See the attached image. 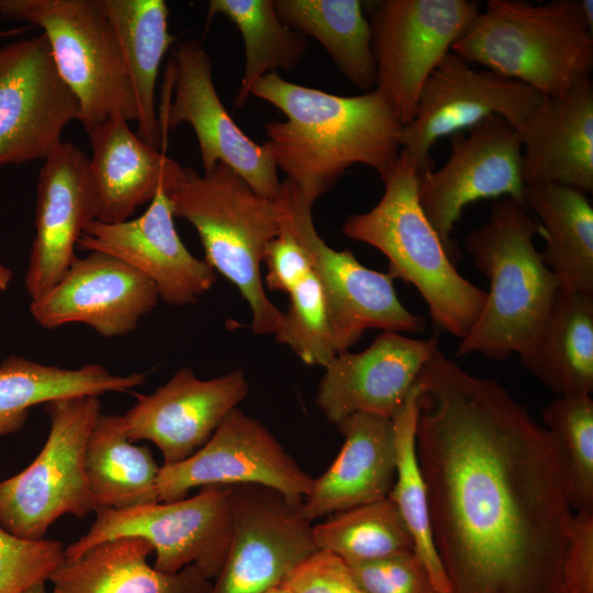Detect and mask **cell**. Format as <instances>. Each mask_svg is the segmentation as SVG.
<instances>
[{
  "instance_id": "1",
  "label": "cell",
  "mask_w": 593,
  "mask_h": 593,
  "mask_svg": "<svg viewBox=\"0 0 593 593\" xmlns=\"http://www.w3.org/2000/svg\"><path fill=\"white\" fill-rule=\"evenodd\" d=\"M415 387L417 459L450 593H561L573 511L556 438L439 347Z\"/></svg>"
},
{
  "instance_id": "2",
  "label": "cell",
  "mask_w": 593,
  "mask_h": 593,
  "mask_svg": "<svg viewBox=\"0 0 593 593\" xmlns=\"http://www.w3.org/2000/svg\"><path fill=\"white\" fill-rule=\"evenodd\" d=\"M250 97L286 116L265 125L267 143L277 168L312 204L354 165L385 179L400 155L403 125L377 88L343 97L270 72L254 85Z\"/></svg>"
},
{
  "instance_id": "3",
  "label": "cell",
  "mask_w": 593,
  "mask_h": 593,
  "mask_svg": "<svg viewBox=\"0 0 593 593\" xmlns=\"http://www.w3.org/2000/svg\"><path fill=\"white\" fill-rule=\"evenodd\" d=\"M542 228L527 209L510 197L492 208L486 223L466 238L474 266L490 281L484 305L456 357L478 353L493 360L516 354L529 359L551 309L559 281L534 245Z\"/></svg>"
},
{
  "instance_id": "4",
  "label": "cell",
  "mask_w": 593,
  "mask_h": 593,
  "mask_svg": "<svg viewBox=\"0 0 593 593\" xmlns=\"http://www.w3.org/2000/svg\"><path fill=\"white\" fill-rule=\"evenodd\" d=\"M164 191L175 217L195 228L204 260L247 302L251 331L276 336L282 327L283 312L266 293L260 265L265 247L280 232L277 201L256 193L224 164L203 175L180 166Z\"/></svg>"
},
{
  "instance_id": "5",
  "label": "cell",
  "mask_w": 593,
  "mask_h": 593,
  "mask_svg": "<svg viewBox=\"0 0 593 593\" xmlns=\"http://www.w3.org/2000/svg\"><path fill=\"white\" fill-rule=\"evenodd\" d=\"M592 30L582 0H489L451 52L544 97H558L591 77Z\"/></svg>"
},
{
  "instance_id": "6",
  "label": "cell",
  "mask_w": 593,
  "mask_h": 593,
  "mask_svg": "<svg viewBox=\"0 0 593 593\" xmlns=\"http://www.w3.org/2000/svg\"><path fill=\"white\" fill-rule=\"evenodd\" d=\"M418 172L401 149L384 192L369 211L348 216V238L371 245L389 260L388 273L413 284L435 324L463 338L480 314L486 291L457 270L418 200Z\"/></svg>"
},
{
  "instance_id": "7",
  "label": "cell",
  "mask_w": 593,
  "mask_h": 593,
  "mask_svg": "<svg viewBox=\"0 0 593 593\" xmlns=\"http://www.w3.org/2000/svg\"><path fill=\"white\" fill-rule=\"evenodd\" d=\"M0 15L42 29L86 132L112 115L137 120L121 46L98 0H0Z\"/></svg>"
},
{
  "instance_id": "8",
  "label": "cell",
  "mask_w": 593,
  "mask_h": 593,
  "mask_svg": "<svg viewBox=\"0 0 593 593\" xmlns=\"http://www.w3.org/2000/svg\"><path fill=\"white\" fill-rule=\"evenodd\" d=\"M45 412L51 425L42 450L24 470L0 481V525L27 539H43L65 514L85 518L96 511L85 455L101 414L99 396L53 400Z\"/></svg>"
},
{
  "instance_id": "9",
  "label": "cell",
  "mask_w": 593,
  "mask_h": 593,
  "mask_svg": "<svg viewBox=\"0 0 593 593\" xmlns=\"http://www.w3.org/2000/svg\"><path fill=\"white\" fill-rule=\"evenodd\" d=\"M232 485H205L191 496L127 510L98 507L89 530L65 548L78 556L101 542L138 537L153 547L154 568L175 573L195 566L214 580L231 536Z\"/></svg>"
},
{
  "instance_id": "10",
  "label": "cell",
  "mask_w": 593,
  "mask_h": 593,
  "mask_svg": "<svg viewBox=\"0 0 593 593\" xmlns=\"http://www.w3.org/2000/svg\"><path fill=\"white\" fill-rule=\"evenodd\" d=\"M164 141L179 124L193 128L204 172L224 164L259 195L276 200L281 181L268 143L250 139L224 108L212 78V64L195 40L178 43L168 61L157 112Z\"/></svg>"
},
{
  "instance_id": "11",
  "label": "cell",
  "mask_w": 593,
  "mask_h": 593,
  "mask_svg": "<svg viewBox=\"0 0 593 593\" xmlns=\"http://www.w3.org/2000/svg\"><path fill=\"white\" fill-rule=\"evenodd\" d=\"M469 0H383L370 18L374 88L400 123L415 116L421 90L479 13Z\"/></svg>"
},
{
  "instance_id": "12",
  "label": "cell",
  "mask_w": 593,
  "mask_h": 593,
  "mask_svg": "<svg viewBox=\"0 0 593 593\" xmlns=\"http://www.w3.org/2000/svg\"><path fill=\"white\" fill-rule=\"evenodd\" d=\"M276 201L280 223L306 249L324 288L340 351L354 346L367 328L424 329L425 320L402 304L388 272L367 268L350 250H336L325 243L313 222V204L292 181H281Z\"/></svg>"
},
{
  "instance_id": "13",
  "label": "cell",
  "mask_w": 593,
  "mask_h": 593,
  "mask_svg": "<svg viewBox=\"0 0 593 593\" xmlns=\"http://www.w3.org/2000/svg\"><path fill=\"white\" fill-rule=\"evenodd\" d=\"M542 99L529 86L475 69L449 52L425 81L414 119L401 130V149L422 175L435 167L430 150L439 138L468 131L492 115L518 131Z\"/></svg>"
},
{
  "instance_id": "14",
  "label": "cell",
  "mask_w": 593,
  "mask_h": 593,
  "mask_svg": "<svg viewBox=\"0 0 593 593\" xmlns=\"http://www.w3.org/2000/svg\"><path fill=\"white\" fill-rule=\"evenodd\" d=\"M522 143L518 131L492 115L450 136L446 164L418 176L421 206L455 261L451 234L463 209L472 202L510 197L525 206ZM526 208V206H525Z\"/></svg>"
},
{
  "instance_id": "15",
  "label": "cell",
  "mask_w": 593,
  "mask_h": 593,
  "mask_svg": "<svg viewBox=\"0 0 593 593\" xmlns=\"http://www.w3.org/2000/svg\"><path fill=\"white\" fill-rule=\"evenodd\" d=\"M312 481L264 424L236 407L193 455L163 465L157 486L159 502H172L194 488L254 484L301 506Z\"/></svg>"
},
{
  "instance_id": "16",
  "label": "cell",
  "mask_w": 593,
  "mask_h": 593,
  "mask_svg": "<svg viewBox=\"0 0 593 593\" xmlns=\"http://www.w3.org/2000/svg\"><path fill=\"white\" fill-rule=\"evenodd\" d=\"M300 507L265 486L232 485L230 542L211 593H264L316 552Z\"/></svg>"
},
{
  "instance_id": "17",
  "label": "cell",
  "mask_w": 593,
  "mask_h": 593,
  "mask_svg": "<svg viewBox=\"0 0 593 593\" xmlns=\"http://www.w3.org/2000/svg\"><path fill=\"white\" fill-rule=\"evenodd\" d=\"M79 120V104L60 78L46 36L0 47V166L45 159Z\"/></svg>"
},
{
  "instance_id": "18",
  "label": "cell",
  "mask_w": 593,
  "mask_h": 593,
  "mask_svg": "<svg viewBox=\"0 0 593 593\" xmlns=\"http://www.w3.org/2000/svg\"><path fill=\"white\" fill-rule=\"evenodd\" d=\"M159 300L155 286L120 259L100 251L75 257L59 281L30 303L44 328L80 323L103 337L131 333Z\"/></svg>"
},
{
  "instance_id": "19",
  "label": "cell",
  "mask_w": 593,
  "mask_h": 593,
  "mask_svg": "<svg viewBox=\"0 0 593 593\" xmlns=\"http://www.w3.org/2000/svg\"><path fill=\"white\" fill-rule=\"evenodd\" d=\"M171 203L161 188L147 210L119 223L92 221L78 246L113 256L145 276L159 299L174 306L194 304L216 281L214 270L180 239Z\"/></svg>"
},
{
  "instance_id": "20",
  "label": "cell",
  "mask_w": 593,
  "mask_h": 593,
  "mask_svg": "<svg viewBox=\"0 0 593 593\" xmlns=\"http://www.w3.org/2000/svg\"><path fill=\"white\" fill-rule=\"evenodd\" d=\"M248 390L243 370L203 380L182 367L154 392L137 395L123 415L128 438L152 441L164 465L180 462L210 439Z\"/></svg>"
},
{
  "instance_id": "21",
  "label": "cell",
  "mask_w": 593,
  "mask_h": 593,
  "mask_svg": "<svg viewBox=\"0 0 593 593\" xmlns=\"http://www.w3.org/2000/svg\"><path fill=\"white\" fill-rule=\"evenodd\" d=\"M438 347L436 336L417 339L382 331L365 350L348 349L332 358L318 383L316 405L334 424L355 413L391 418Z\"/></svg>"
},
{
  "instance_id": "22",
  "label": "cell",
  "mask_w": 593,
  "mask_h": 593,
  "mask_svg": "<svg viewBox=\"0 0 593 593\" xmlns=\"http://www.w3.org/2000/svg\"><path fill=\"white\" fill-rule=\"evenodd\" d=\"M97 220V195L88 156L60 142L44 159L36 183L35 236L25 288L36 300L52 289L75 259V246Z\"/></svg>"
},
{
  "instance_id": "23",
  "label": "cell",
  "mask_w": 593,
  "mask_h": 593,
  "mask_svg": "<svg viewBox=\"0 0 593 593\" xmlns=\"http://www.w3.org/2000/svg\"><path fill=\"white\" fill-rule=\"evenodd\" d=\"M525 186L557 183L593 191V81L544 97L518 130Z\"/></svg>"
},
{
  "instance_id": "24",
  "label": "cell",
  "mask_w": 593,
  "mask_h": 593,
  "mask_svg": "<svg viewBox=\"0 0 593 593\" xmlns=\"http://www.w3.org/2000/svg\"><path fill=\"white\" fill-rule=\"evenodd\" d=\"M344 444L328 469L313 479L301 513L312 523L388 497L395 477V444L390 417L355 413L337 424Z\"/></svg>"
},
{
  "instance_id": "25",
  "label": "cell",
  "mask_w": 593,
  "mask_h": 593,
  "mask_svg": "<svg viewBox=\"0 0 593 593\" xmlns=\"http://www.w3.org/2000/svg\"><path fill=\"white\" fill-rule=\"evenodd\" d=\"M90 174L97 195V220L119 223L150 202L180 165L145 143L128 122L112 115L87 131Z\"/></svg>"
},
{
  "instance_id": "26",
  "label": "cell",
  "mask_w": 593,
  "mask_h": 593,
  "mask_svg": "<svg viewBox=\"0 0 593 593\" xmlns=\"http://www.w3.org/2000/svg\"><path fill=\"white\" fill-rule=\"evenodd\" d=\"M152 552V545L138 537L101 542L78 556L65 557L48 580L49 592L211 593L212 581L198 567L161 572L148 563Z\"/></svg>"
},
{
  "instance_id": "27",
  "label": "cell",
  "mask_w": 593,
  "mask_h": 593,
  "mask_svg": "<svg viewBox=\"0 0 593 593\" xmlns=\"http://www.w3.org/2000/svg\"><path fill=\"white\" fill-rule=\"evenodd\" d=\"M116 33L137 109L139 138L160 149L163 138L155 108L161 60L175 41L164 0H98Z\"/></svg>"
},
{
  "instance_id": "28",
  "label": "cell",
  "mask_w": 593,
  "mask_h": 593,
  "mask_svg": "<svg viewBox=\"0 0 593 593\" xmlns=\"http://www.w3.org/2000/svg\"><path fill=\"white\" fill-rule=\"evenodd\" d=\"M588 194L557 183L525 186L524 203L539 219L544 264L559 288L593 294V209Z\"/></svg>"
},
{
  "instance_id": "29",
  "label": "cell",
  "mask_w": 593,
  "mask_h": 593,
  "mask_svg": "<svg viewBox=\"0 0 593 593\" xmlns=\"http://www.w3.org/2000/svg\"><path fill=\"white\" fill-rule=\"evenodd\" d=\"M145 381L144 373L116 374L99 363L67 369L9 356L0 363V436L22 429L34 405L63 398L125 393Z\"/></svg>"
},
{
  "instance_id": "30",
  "label": "cell",
  "mask_w": 593,
  "mask_h": 593,
  "mask_svg": "<svg viewBox=\"0 0 593 593\" xmlns=\"http://www.w3.org/2000/svg\"><path fill=\"white\" fill-rule=\"evenodd\" d=\"M558 395L593 391V294L560 289L524 365Z\"/></svg>"
},
{
  "instance_id": "31",
  "label": "cell",
  "mask_w": 593,
  "mask_h": 593,
  "mask_svg": "<svg viewBox=\"0 0 593 593\" xmlns=\"http://www.w3.org/2000/svg\"><path fill=\"white\" fill-rule=\"evenodd\" d=\"M85 465L96 510L159 502L160 467L149 448L130 440L123 415H99L87 441Z\"/></svg>"
},
{
  "instance_id": "32",
  "label": "cell",
  "mask_w": 593,
  "mask_h": 593,
  "mask_svg": "<svg viewBox=\"0 0 593 593\" xmlns=\"http://www.w3.org/2000/svg\"><path fill=\"white\" fill-rule=\"evenodd\" d=\"M282 22L316 40L340 74L363 92L376 83L370 23L359 0H273Z\"/></svg>"
},
{
  "instance_id": "33",
  "label": "cell",
  "mask_w": 593,
  "mask_h": 593,
  "mask_svg": "<svg viewBox=\"0 0 593 593\" xmlns=\"http://www.w3.org/2000/svg\"><path fill=\"white\" fill-rule=\"evenodd\" d=\"M214 15L227 18L244 43L245 67L233 100L236 110L244 107L261 77L294 69L307 48L305 36L279 18L273 0H210L208 21Z\"/></svg>"
},
{
  "instance_id": "34",
  "label": "cell",
  "mask_w": 593,
  "mask_h": 593,
  "mask_svg": "<svg viewBox=\"0 0 593 593\" xmlns=\"http://www.w3.org/2000/svg\"><path fill=\"white\" fill-rule=\"evenodd\" d=\"M416 388L414 387L391 417L395 444V477L389 496L413 538L414 551L427 568L436 593H450L448 580L433 541L426 486L416 452Z\"/></svg>"
},
{
  "instance_id": "35",
  "label": "cell",
  "mask_w": 593,
  "mask_h": 593,
  "mask_svg": "<svg viewBox=\"0 0 593 593\" xmlns=\"http://www.w3.org/2000/svg\"><path fill=\"white\" fill-rule=\"evenodd\" d=\"M317 550L346 564L414 550L413 538L390 496L329 515L312 526Z\"/></svg>"
},
{
  "instance_id": "36",
  "label": "cell",
  "mask_w": 593,
  "mask_h": 593,
  "mask_svg": "<svg viewBox=\"0 0 593 593\" xmlns=\"http://www.w3.org/2000/svg\"><path fill=\"white\" fill-rule=\"evenodd\" d=\"M542 422L563 452L572 511L593 512V400L559 395L542 411Z\"/></svg>"
},
{
  "instance_id": "37",
  "label": "cell",
  "mask_w": 593,
  "mask_h": 593,
  "mask_svg": "<svg viewBox=\"0 0 593 593\" xmlns=\"http://www.w3.org/2000/svg\"><path fill=\"white\" fill-rule=\"evenodd\" d=\"M281 329L275 336L306 365L325 367L340 353L324 288L312 269L289 293Z\"/></svg>"
},
{
  "instance_id": "38",
  "label": "cell",
  "mask_w": 593,
  "mask_h": 593,
  "mask_svg": "<svg viewBox=\"0 0 593 593\" xmlns=\"http://www.w3.org/2000/svg\"><path fill=\"white\" fill-rule=\"evenodd\" d=\"M65 557L58 540L19 537L0 525V593L46 583Z\"/></svg>"
},
{
  "instance_id": "39",
  "label": "cell",
  "mask_w": 593,
  "mask_h": 593,
  "mask_svg": "<svg viewBox=\"0 0 593 593\" xmlns=\"http://www.w3.org/2000/svg\"><path fill=\"white\" fill-rule=\"evenodd\" d=\"M347 566L363 593H436L414 550Z\"/></svg>"
},
{
  "instance_id": "40",
  "label": "cell",
  "mask_w": 593,
  "mask_h": 593,
  "mask_svg": "<svg viewBox=\"0 0 593 593\" xmlns=\"http://www.w3.org/2000/svg\"><path fill=\"white\" fill-rule=\"evenodd\" d=\"M290 593H363L348 566L337 556L317 550L281 583Z\"/></svg>"
},
{
  "instance_id": "41",
  "label": "cell",
  "mask_w": 593,
  "mask_h": 593,
  "mask_svg": "<svg viewBox=\"0 0 593 593\" xmlns=\"http://www.w3.org/2000/svg\"><path fill=\"white\" fill-rule=\"evenodd\" d=\"M561 593H593V512H573L563 558Z\"/></svg>"
},
{
  "instance_id": "42",
  "label": "cell",
  "mask_w": 593,
  "mask_h": 593,
  "mask_svg": "<svg viewBox=\"0 0 593 593\" xmlns=\"http://www.w3.org/2000/svg\"><path fill=\"white\" fill-rule=\"evenodd\" d=\"M265 281L272 291L289 293L312 270L311 258L303 245L280 223L279 234L265 247Z\"/></svg>"
},
{
  "instance_id": "43",
  "label": "cell",
  "mask_w": 593,
  "mask_h": 593,
  "mask_svg": "<svg viewBox=\"0 0 593 593\" xmlns=\"http://www.w3.org/2000/svg\"><path fill=\"white\" fill-rule=\"evenodd\" d=\"M12 278H13V273L10 270V268L4 266L0 261V291H3V290H5L8 288V286L10 284L11 280H12Z\"/></svg>"
},
{
  "instance_id": "44",
  "label": "cell",
  "mask_w": 593,
  "mask_h": 593,
  "mask_svg": "<svg viewBox=\"0 0 593 593\" xmlns=\"http://www.w3.org/2000/svg\"><path fill=\"white\" fill-rule=\"evenodd\" d=\"M21 593H51V592L46 589L45 583H37Z\"/></svg>"
},
{
  "instance_id": "45",
  "label": "cell",
  "mask_w": 593,
  "mask_h": 593,
  "mask_svg": "<svg viewBox=\"0 0 593 593\" xmlns=\"http://www.w3.org/2000/svg\"><path fill=\"white\" fill-rule=\"evenodd\" d=\"M26 29L27 27H15V29H11V30L0 31V37L1 36L5 37V36L19 35Z\"/></svg>"
},
{
  "instance_id": "46",
  "label": "cell",
  "mask_w": 593,
  "mask_h": 593,
  "mask_svg": "<svg viewBox=\"0 0 593 593\" xmlns=\"http://www.w3.org/2000/svg\"><path fill=\"white\" fill-rule=\"evenodd\" d=\"M264 593H290L288 589L283 584H279L276 586L270 588L269 590L265 591Z\"/></svg>"
}]
</instances>
